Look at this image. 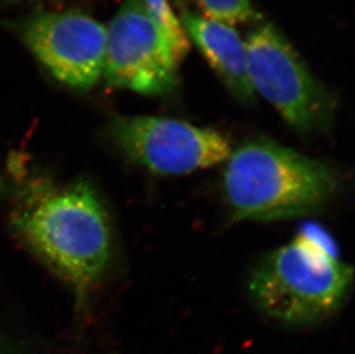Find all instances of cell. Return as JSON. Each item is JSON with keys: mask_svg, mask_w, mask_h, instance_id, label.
<instances>
[{"mask_svg": "<svg viewBox=\"0 0 355 354\" xmlns=\"http://www.w3.org/2000/svg\"><path fill=\"white\" fill-rule=\"evenodd\" d=\"M26 353V344L15 338L0 334V354H24Z\"/></svg>", "mask_w": 355, "mask_h": 354, "instance_id": "11", "label": "cell"}, {"mask_svg": "<svg viewBox=\"0 0 355 354\" xmlns=\"http://www.w3.org/2000/svg\"><path fill=\"white\" fill-rule=\"evenodd\" d=\"M12 226L35 254L74 292L78 304L97 287L112 258L113 235L104 203L87 180L24 184Z\"/></svg>", "mask_w": 355, "mask_h": 354, "instance_id": "1", "label": "cell"}, {"mask_svg": "<svg viewBox=\"0 0 355 354\" xmlns=\"http://www.w3.org/2000/svg\"><path fill=\"white\" fill-rule=\"evenodd\" d=\"M28 49L60 83L90 90L104 76L106 28L80 10L46 12L21 24Z\"/></svg>", "mask_w": 355, "mask_h": 354, "instance_id": "7", "label": "cell"}, {"mask_svg": "<svg viewBox=\"0 0 355 354\" xmlns=\"http://www.w3.org/2000/svg\"><path fill=\"white\" fill-rule=\"evenodd\" d=\"M352 282V268L298 236L257 264L248 291L269 318L305 327L335 314L345 304Z\"/></svg>", "mask_w": 355, "mask_h": 354, "instance_id": "3", "label": "cell"}, {"mask_svg": "<svg viewBox=\"0 0 355 354\" xmlns=\"http://www.w3.org/2000/svg\"><path fill=\"white\" fill-rule=\"evenodd\" d=\"M10 185L3 177L0 176V198L5 197L6 194H10Z\"/></svg>", "mask_w": 355, "mask_h": 354, "instance_id": "12", "label": "cell"}, {"mask_svg": "<svg viewBox=\"0 0 355 354\" xmlns=\"http://www.w3.org/2000/svg\"><path fill=\"white\" fill-rule=\"evenodd\" d=\"M141 3L161 34L167 40L180 64L188 53L190 44L181 21L171 8V0H141Z\"/></svg>", "mask_w": 355, "mask_h": 354, "instance_id": "9", "label": "cell"}, {"mask_svg": "<svg viewBox=\"0 0 355 354\" xmlns=\"http://www.w3.org/2000/svg\"><path fill=\"white\" fill-rule=\"evenodd\" d=\"M110 136L124 158L153 174L178 176L227 161L228 138L211 128L158 117H116Z\"/></svg>", "mask_w": 355, "mask_h": 354, "instance_id": "5", "label": "cell"}, {"mask_svg": "<svg viewBox=\"0 0 355 354\" xmlns=\"http://www.w3.org/2000/svg\"><path fill=\"white\" fill-rule=\"evenodd\" d=\"M245 45L255 94L265 97L302 137L328 133L335 119V96L309 71L284 35L274 24H259Z\"/></svg>", "mask_w": 355, "mask_h": 354, "instance_id": "4", "label": "cell"}, {"mask_svg": "<svg viewBox=\"0 0 355 354\" xmlns=\"http://www.w3.org/2000/svg\"><path fill=\"white\" fill-rule=\"evenodd\" d=\"M192 3L200 10L204 17L223 24H245L255 21L257 13L251 0H182Z\"/></svg>", "mask_w": 355, "mask_h": 354, "instance_id": "10", "label": "cell"}, {"mask_svg": "<svg viewBox=\"0 0 355 354\" xmlns=\"http://www.w3.org/2000/svg\"><path fill=\"white\" fill-rule=\"evenodd\" d=\"M180 21L188 40L200 51L229 92L237 101L252 104L257 94L248 76L246 45L237 31L190 7L182 10Z\"/></svg>", "mask_w": 355, "mask_h": 354, "instance_id": "8", "label": "cell"}, {"mask_svg": "<svg viewBox=\"0 0 355 354\" xmlns=\"http://www.w3.org/2000/svg\"><path fill=\"white\" fill-rule=\"evenodd\" d=\"M104 78L110 87L166 96L178 85V61L141 0H124L106 28Z\"/></svg>", "mask_w": 355, "mask_h": 354, "instance_id": "6", "label": "cell"}, {"mask_svg": "<svg viewBox=\"0 0 355 354\" xmlns=\"http://www.w3.org/2000/svg\"><path fill=\"white\" fill-rule=\"evenodd\" d=\"M342 184L327 161L267 138L238 146L227 159L222 187L234 221H277L321 211Z\"/></svg>", "mask_w": 355, "mask_h": 354, "instance_id": "2", "label": "cell"}]
</instances>
